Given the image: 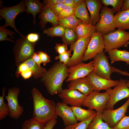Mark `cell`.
I'll return each mask as SVG.
<instances>
[{
  "instance_id": "obj_1",
  "label": "cell",
  "mask_w": 129,
  "mask_h": 129,
  "mask_svg": "<svg viewBox=\"0 0 129 129\" xmlns=\"http://www.w3.org/2000/svg\"><path fill=\"white\" fill-rule=\"evenodd\" d=\"M31 94L33 104L32 118L34 120L45 125L57 118L56 104L54 101L45 98L36 88L32 89Z\"/></svg>"
},
{
  "instance_id": "obj_2",
  "label": "cell",
  "mask_w": 129,
  "mask_h": 129,
  "mask_svg": "<svg viewBox=\"0 0 129 129\" xmlns=\"http://www.w3.org/2000/svg\"><path fill=\"white\" fill-rule=\"evenodd\" d=\"M68 67L62 63H57L42 77L41 81L50 95L59 94L63 90V82L69 75Z\"/></svg>"
},
{
  "instance_id": "obj_3",
  "label": "cell",
  "mask_w": 129,
  "mask_h": 129,
  "mask_svg": "<svg viewBox=\"0 0 129 129\" xmlns=\"http://www.w3.org/2000/svg\"><path fill=\"white\" fill-rule=\"evenodd\" d=\"M105 53L122 47L127 48L129 44V32L120 29L103 35Z\"/></svg>"
},
{
  "instance_id": "obj_4",
  "label": "cell",
  "mask_w": 129,
  "mask_h": 129,
  "mask_svg": "<svg viewBox=\"0 0 129 129\" xmlns=\"http://www.w3.org/2000/svg\"><path fill=\"white\" fill-rule=\"evenodd\" d=\"M100 18L95 25L96 31L103 35H106L117 28L114 21L115 11L106 6H102L100 11Z\"/></svg>"
},
{
  "instance_id": "obj_5",
  "label": "cell",
  "mask_w": 129,
  "mask_h": 129,
  "mask_svg": "<svg viewBox=\"0 0 129 129\" xmlns=\"http://www.w3.org/2000/svg\"><path fill=\"white\" fill-rule=\"evenodd\" d=\"M109 98V94L106 91L100 93L93 91L86 96L81 106L102 113L106 109V105Z\"/></svg>"
},
{
  "instance_id": "obj_6",
  "label": "cell",
  "mask_w": 129,
  "mask_h": 129,
  "mask_svg": "<svg viewBox=\"0 0 129 129\" xmlns=\"http://www.w3.org/2000/svg\"><path fill=\"white\" fill-rule=\"evenodd\" d=\"M26 8L25 0H22L16 5L9 7L4 6L0 9V15L5 21V23L3 27L5 28L8 26L11 27L20 34L21 37H22L23 35L17 29L15 21L16 17L19 13L26 11Z\"/></svg>"
},
{
  "instance_id": "obj_7",
  "label": "cell",
  "mask_w": 129,
  "mask_h": 129,
  "mask_svg": "<svg viewBox=\"0 0 129 129\" xmlns=\"http://www.w3.org/2000/svg\"><path fill=\"white\" fill-rule=\"evenodd\" d=\"M127 80L121 78L118 83L113 89L110 88L106 90L109 94L110 98L106 106V109H113L115 105L124 99L129 98V88Z\"/></svg>"
},
{
  "instance_id": "obj_8",
  "label": "cell",
  "mask_w": 129,
  "mask_h": 129,
  "mask_svg": "<svg viewBox=\"0 0 129 129\" xmlns=\"http://www.w3.org/2000/svg\"><path fill=\"white\" fill-rule=\"evenodd\" d=\"M94 74L102 78L112 80L111 76L114 72L113 67L111 66L108 57L104 51L97 54L93 60Z\"/></svg>"
},
{
  "instance_id": "obj_9",
  "label": "cell",
  "mask_w": 129,
  "mask_h": 129,
  "mask_svg": "<svg viewBox=\"0 0 129 129\" xmlns=\"http://www.w3.org/2000/svg\"><path fill=\"white\" fill-rule=\"evenodd\" d=\"M91 36L87 35L78 38L74 43L70 45V50L73 51L68 67L75 65L81 62L90 41Z\"/></svg>"
},
{
  "instance_id": "obj_10",
  "label": "cell",
  "mask_w": 129,
  "mask_h": 129,
  "mask_svg": "<svg viewBox=\"0 0 129 129\" xmlns=\"http://www.w3.org/2000/svg\"><path fill=\"white\" fill-rule=\"evenodd\" d=\"M104 48L103 35L97 32L91 36L82 61H86L93 59L97 54L104 51Z\"/></svg>"
},
{
  "instance_id": "obj_11",
  "label": "cell",
  "mask_w": 129,
  "mask_h": 129,
  "mask_svg": "<svg viewBox=\"0 0 129 129\" xmlns=\"http://www.w3.org/2000/svg\"><path fill=\"white\" fill-rule=\"evenodd\" d=\"M14 52L19 62L23 61L31 58L34 54V48L36 43H32L27 39L26 36L23 35L16 40Z\"/></svg>"
},
{
  "instance_id": "obj_12",
  "label": "cell",
  "mask_w": 129,
  "mask_h": 129,
  "mask_svg": "<svg viewBox=\"0 0 129 129\" xmlns=\"http://www.w3.org/2000/svg\"><path fill=\"white\" fill-rule=\"evenodd\" d=\"M129 106V98L121 106L115 109L105 110L102 114L103 120L113 128L125 116Z\"/></svg>"
},
{
  "instance_id": "obj_13",
  "label": "cell",
  "mask_w": 129,
  "mask_h": 129,
  "mask_svg": "<svg viewBox=\"0 0 129 129\" xmlns=\"http://www.w3.org/2000/svg\"><path fill=\"white\" fill-rule=\"evenodd\" d=\"M20 90L18 87H14L8 90L7 96L5 95L8 102L9 108V115L11 118L17 120L22 114L24 109L19 104L18 101V96Z\"/></svg>"
},
{
  "instance_id": "obj_14",
  "label": "cell",
  "mask_w": 129,
  "mask_h": 129,
  "mask_svg": "<svg viewBox=\"0 0 129 129\" xmlns=\"http://www.w3.org/2000/svg\"><path fill=\"white\" fill-rule=\"evenodd\" d=\"M58 96L62 102L76 107H81L87 96L77 90L69 88L63 89Z\"/></svg>"
},
{
  "instance_id": "obj_15",
  "label": "cell",
  "mask_w": 129,
  "mask_h": 129,
  "mask_svg": "<svg viewBox=\"0 0 129 129\" xmlns=\"http://www.w3.org/2000/svg\"><path fill=\"white\" fill-rule=\"evenodd\" d=\"M94 70L93 60L87 63L82 62L75 65L69 67L68 69L69 75L66 82L87 76Z\"/></svg>"
},
{
  "instance_id": "obj_16",
  "label": "cell",
  "mask_w": 129,
  "mask_h": 129,
  "mask_svg": "<svg viewBox=\"0 0 129 129\" xmlns=\"http://www.w3.org/2000/svg\"><path fill=\"white\" fill-rule=\"evenodd\" d=\"M94 91L99 92L102 90H106L111 87L115 86L119 80H113L105 79L98 76L93 72L87 76Z\"/></svg>"
},
{
  "instance_id": "obj_17",
  "label": "cell",
  "mask_w": 129,
  "mask_h": 129,
  "mask_svg": "<svg viewBox=\"0 0 129 129\" xmlns=\"http://www.w3.org/2000/svg\"><path fill=\"white\" fill-rule=\"evenodd\" d=\"M57 115L62 119L65 126L76 124L78 122L71 107L61 102L56 104Z\"/></svg>"
},
{
  "instance_id": "obj_18",
  "label": "cell",
  "mask_w": 129,
  "mask_h": 129,
  "mask_svg": "<svg viewBox=\"0 0 129 129\" xmlns=\"http://www.w3.org/2000/svg\"><path fill=\"white\" fill-rule=\"evenodd\" d=\"M68 86V88L77 90L86 96L94 91L87 76L70 81Z\"/></svg>"
},
{
  "instance_id": "obj_19",
  "label": "cell",
  "mask_w": 129,
  "mask_h": 129,
  "mask_svg": "<svg viewBox=\"0 0 129 129\" xmlns=\"http://www.w3.org/2000/svg\"><path fill=\"white\" fill-rule=\"evenodd\" d=\"M38 17L40 20L39 23L41 29L44 28L48 23L53 26L58 25V16L52 11L49 5H44L42 8Z\"/></svg>"
},
{
  "instance_id": "obj_20",
  "label": "cell",
  "mask_w": 129,
  "mask_h": 129,
  "mask_svg": "<svg viewBox=\"0 0 129 129\" xmlns=\"http://www.w3.org/2000/svg\"><path fill=\"white\" fill-rule=\"evenodd\" d=\"M85 1L90 12L92 24L95 25L100 20V11L103 4L100 0H86Z\"/></svg>"
},
{
  "instance_id": "obj_21",
  "label": "cell",
  "mask_w": 129,
  "mask_h": 129,
  "mask_svg": "<svg viewBox=\"0 0 129 129\" xmlns=\"http://www.w3.org/2000/svg\"><path fill=\"white\" fill-rule=\"evenodd\" d=\"M85 0H81L74 9V15L78 18L88 24H92Z\"/></svg>"
},
{
  "instance_id": "obj_22",
  "label": "cell",
  "mask_w": 129,
  "mask_h": 129,
  "mask_svg": "<svg viewBox=\"0 0 129 129\" xmlns=\"http://www.w3.org/2000/svg\"><path fill=\"white\" fill-rule=\"evenodd\" d=\"M114 21L118 29H129V9L117 12L115 15Z\"/></svg>"
},
{
  "instance_id": "obj_23",
  "label": "cell",
  "mask_w": 129,
  "mask_h": 129,
  "mask_svg": "<svg viewBox=\"0 0 129 129\" xmlns=\"http://www.w3.org/2000/svg\"><path fill=\"white\" fill-rule=\"evenodd\" d=\"M25 3L26 11L27 14H32L33 17V23L35 24L36 22L35 17L37 14L40 13L41 9L44 5L43 3L38 0H26Z\"/></svg>"
},
{
  "instance_id": "obj_24",
  "label": "cell",
  "mask_w": 129,
  "mask_h": 129,
  "mask_svg": "<svg viewBox=\"0 0 129 129\" xmlns=\"http://www.w3.org/2000/svg\"><path fill=\"white\" fill-rule=\"evenodd\" d=\"M75 30L78 38L87 35L91 36L97 32L96 27L95 25L88 24L82 21L79 23Z\"/></svg>"
},
{
  "instance_id": "obj_25",
  "label": "cell",
  "mask_w": 129,
  "mask_h": 129,
  "mask_svg": "<svg viewBox=\"0 0 129 129\" xmlns=\"http://www.w3.org/2000/svg\"><path fill=\"white\" fill-rule=\"evenodd\" d=\"M108 54L112 64L117 61H122L129 64V52L126 50L114 49L109 52Z\"/></svg>"
},
{
  "instance_id": "obj_26",
  "label": "cell",
  "mask_w": 129,
  "mask_h": 129,
  "mask_svg": "<svg viewBox=\"0 0 129 129\" xmlns=\"http://www.w3.org/2000/svg\"><path fill=\"white\" fill-rule=\"evenodd\" d=\"M71 107L78 121L86 120L97 114L96 112L93 110L84 109L81 107Z\"/></svg>"
},
{
  "instance_id": "obj_27",
  "label": "cell",
  "mask_w": 129,
  "mask_h": 129,
  "mask_svg": "<svg viewBox=\"0 0 129 129\" xmlns=\"http://www.w3.org/2000/svg\"><path fill=\"white\" fill-rule=\"evenodd\" d=\"M102 114L97 112L96 115L89 124L87 129H114L103 120Z\"/></svg>"
},
{
  "instance_id": "obj_28",
  "label": "cell",
  "mask_w": 129,
  "mask_h": 129,
  "mask_svg": "<svg viewBox=\"0 0 129 129\" xmlns=\"http://www.w3.org/2000/svg\"><path fill=\"white\" fill-rule=\"evenodd\" d=\"M28 69L32 73V75L35 78L42 77L47 71L42 67H39L31 58L25 61Z\"/></svg>"
},
{
  "instance_id": "obj_29",
  "label": "cell",
  "mask_w": 129,
  "mask_h": 129,
  "mask_svg": "<svg viewBox=\"0 0 129 129\" xmlns=\"http://www.w3.org/2000/svg\"><path fill=\"white\" fill-rule=\"evenodd\" d=\"M81 21L73 15L65 18L58 19V25L66 28L75 30L79 23Z\"/></svg>"
},
{
  "instance_id": "obj_30",
  "label": "cell",
  "mask_w": 129,
  "mask_h": 129,
  "mask_svg": "<svg viewBox=\"0 0 129 129\" xmlns=\"http://www.w3.org/2000/svg\"><path fill=\"white\" fill-rule=\"evenodd\" d=\"M66 28L63 26L58 25L52 27L44 29L43 33L46 34L48 36L52 37H62L64 34Z\"/></svg>"
},
{
  "instance_id": "obj_31",
  "label": "cell",
  "mask_w": 129,
  "mask_h": 129,
  "mask_svg": "<svg viewBox=\"0 0 129 129\" xmlns=\"http://www.w3.org/2000/svg\"><path fill=\"white\" fill-rule=\"evenodd\" d=\"M62 38L63 43L67 45H70L78 39L75 30L68 28H66Z\"/></svg>"
},
{
  "instance_id": "obj_32",
  "label": "cell",
  "mask_w": 129,
  "mask_h": 129,
  "mask_svg": "<svg viewBox=\"0 0 129 129\" xmlns=\"http://www.w3.org/2000/svg\"><path fill=\"white\" fill-rule=\"evenodd\" d=\"M6 88L2 89V94L0 97V120L5 118L9 114V110L7 104H6L4 101V97Z\"/></svg>"
},
{
  "instance_id": "obj_33",
  "label": "cell",
  "mask_w": 129,
  "mask_h": 129,
  "mask_svg": "<svg viewBox=\"0 0 129 129\" xmlns=\"http://www.w3.org/2000/svg\"><path fill=\"white\" fill-rule=\"evenodd\" d=\"M45 125L40 123L33 118L25 121L23 124L21 129H44Z\"/></svg>"
},
{
  "instance_id": "obj_34",
  "label": "cell",
  "mask_w": 129,
  "mask_h": 129,
  "mask_svg": "<svg viewBox=\"0 0 129 129\" xmlns=\"http://www.w3.org/2000/svg\"><path fill=\"white\" fill-rule=\"evenodd\" d=\"M96 114L85 121L80 122L74 124L66 126L63 129H87L89 124Z\"/></svg>"
},
{
  "instance_id": "obj_35",
  "label": "cell",
  "mask_w": 129,
  "mask_h": 129,
  "mask_svg": "<svg viewBox=\"0 0 129 129\" xmlns=\"http://www.w3.org/2000/svg\"><path fill=\"white\" fill-rule=\"evenodd\" d=\"M14 35H16L15 32L8 30L3 26H0V41L4 40L8 41L15 43V41L11 39L8 38L7 36H10L12 38L15 39L13 36Z\"/></svg>"
},
{
  "instance_id": "obj_36",
  "label": "cell",
  "mask_w": 129,
  "mask_h": 129,
  "mask_svg": "<svg viewBox=\"0 0 129 129\" xmlns=\"http://www.w3.org/2000/svg\"><path fill=\"white\" fill-rule=\"evenodd\" d=\"M101 1L103 5L105 6H112L113 9L117 12L120 11L124 0H101Z\"/></svg>"
},
{
  "instance_id": "obj_37",
  "label": "cell",
  "mask_w": 129,
  "mask_h": 129,
  "mask_svg": "<svg viewBox=\"0 0 129 129\" xmlns=\"http://www.w3.org/2000/svg\"><path fill=\"white\" fill-rule=\"evenodd\" d=\"M72 51L70 49L67 50L64 53L56 56L55 59L56 60L59 59V63H62L67 66L70 61V56Z\"/></svg>"
},
{
  "instance_id": "obj_38",
  "label": "cell",
  "mask_w": 129,
  "mask_h": 129,
  "mask_svg": "<svg viewBox=\"0 0 129 129\" xmlns=\"http://www.w3.org/2000/svg\"><path fill=\"white\" fill-rule=\"evenodd\" d=\"M74 15V9L68 6H66L57 16L58 19H63Z\"/></svg>"
},
{
  "instance_id": "obj_39",
  "label": "cell",
  "mask_w": 129,
  "mask_h": 129,
  "mask_svg": "<svg viewBox=\"0 0 129 129\" xmlns=\"http://www.w3.org/2000/svg\"><path fill=\"white\" fill-rule=\"evenodd\" d=\"M114 129H129V116H125L119 122Z\"/></svg>"
},
{
  "instance_id": "obj_40",
  "label": "cell",
  "mask_w": 129,
  "mask_h": 129,
  "mask_svg": "<svg viewBox=\"0 0 129 129\" xmlns=\"http://www.w3.org/2000/svg\"><path fill=\"white\" fill-rule=\"evenodd\" d=\"M49 6L52 11L57 16L59 14L65 7L66 5L64 3H62Z\"/></svg>"
},
{
  "instance_id": "obj_41",
  "label": "cell",
  "mask_w": 129,
  "mask_h": 129,
  "mask_svg": "<svg viewBox=\"0 0 129 129\" xmlns=\"http://www.w3.org/2000/svg\"><path fill=\"white\" fill-rule=\"evenodd\" d=\"M67 45L63 43H56L55 49L56 52L59 54H63L67 50Z\"/></svg>"
},
{
  "instance_id": "obj_42",
  "label": "cell",
  "mask_w": 129,
  "mask_h": 129,
  "mask_svg": "<svg viewBox=\"0 0 129 129\" xmlns=\"http://www.w3.org/2000/svg\"><path fill=\"white\" fill-rule=\"evenodd\" d=\"M40 56L41 59L42 63L44 66L49 62L50 61V56L46 52L39 51L37 53Z\"/></svg>"
},
{
  "instance_id": "obj_43",
  "label": "cell",
  "mask_w": 129,
  "mask_h": 129,
  "mask_svg": "<svg viewBox=\"0 0 129 129\" xmlns=\"http://www.w3.org/2000/svg\"><path fill=\"white\" fill-rule=\"evenodd\" d=\"M27 40L32 43H36L39 39V34L37 33H31L26 36Z\"/></svg>"
},
{
  "instance_id": "obj_44",
  "label": "cell",
  "mask_w": 129,
  "mask_h": 129,
  "mask_svg": "<svg viewBox=\"0 0 129 129\" xmlns=\"http://www.w3.org/2000/svg\"><path fill=\"white\" fill-rule=\"evenodd\" d=\"M29 69L27 65L24 62L20 64L18 67V70L16 72V75L17 77H18L19 74Z\"/></svg>"
},
{
  "instance_id": "obj_45",
  "label": "cell",
  "mask_w": 129,
  "mask_h": 129,
  "mask_svg": "<svg viewBox=\"0 0 129 129\" xmlns=\"http://www.w3.org/2000/svg\"><path fill=\"white\" fill-rule=\"evenodd\" d=\"M64 0H44L43 3L44 5H54L57 4L64 3Z\"/></svg>"
},
{
  "instance_id": "obj_46",
  "label": "cell",
  "mask_w": 129,
  "mask_h": 129,
  "mask_svg": "<svg viewBox=\"0 0 129 129\" xmlns=\"http://www.w3.org/2000/svg\"><path fill=\"white\" fill-rule=\"evenodd\" d=\"M57 121L56 119L51 120L45 125L44 129H53Z\"/></svg>"
},
{
  "instance_id": "obj_47",
  "label": "cell",
  "mask_w": 129,
  "mask_h": 129,
  "mask_svg": "<svg viewBox=\"0 0 129 129\" xmlns=\"http://www.w3.org/2000/svg\"><path fill=\"white\" fill-rule=\"evenodd\" d=\"M33 61L39 67H41L40 64L42 63L41 59L39 55L36 53L34 54L31 57Z\"/></svg>"
},
{
  "instance_id": "obj_48",
  "label": "cell",
  "mask_w": 129,
  "mask_h": 129,
  "mask_svg": "<svg viewBox=\"0 0 129 129\" xmlns=\"http://www.w3.org/2000/svg\"><path fill=\"white\" fill-rule=\"evenodd\" d=\"M32 71L29 69L21 73L20 75L24 79H26L30 77L32 75Z\"/></svg>"
},
{
  "instance_id": "obj_49",
  "label": "cell",
  "mask_w": 129,
  "mask_h": 129,
  "mask_svg": "<svg viewBox=\"0 0 129 129\" xmlns=\"http://www.w3.org/2000/svg\"><path fill=\"white\" fill-rule=\"evenodd\" d=\"M64 3L66 6H70L74 9L77 5L74 0H64Z\"/></svg>"
},
{
  "instance_id": "obj_50",
  "label": "cell",
  "mask_w": 129,
  "mask_h": 129,
  "mask_svg": "<svg viewBox=\"0 0 129 129\" xmlns=\"http://www.w3.org/2000/svg\"><path fill=\"white\" fill-rule=\"evenodd\" d=\"M121 9V11L129 9V0H124Z\"/></svg>"
},
{
  "instance_id": "obj_51",
  "label": "cell",
  "mask_w": 129,
  "mask_h": 129,
  "mask_svg": "<svg viewBox=\"0 0 129 129\" xmlns=\"http://www.w3.org/2000/svg\"><path fill=\"white\" fill-rule=\"evenodd\" d=\"M81 0H74L75 3L77 5L81 1Z\"/></svg>"
},
{
  "instance_id": "obj_52",
  "label": "cell",
  "mask_w": 129,
  "mask_h": 129,
  "mask_svg": "<svg viewBox=\"0 0 129 129\" xmlns=\"http://www.w3.org/2000/svg\"><path fill=\"white\" fill-rule=\"evenodd\" d=\"M126 83L128 86L129 88V80H127Z\"/></svg>"
}]
</instances>
